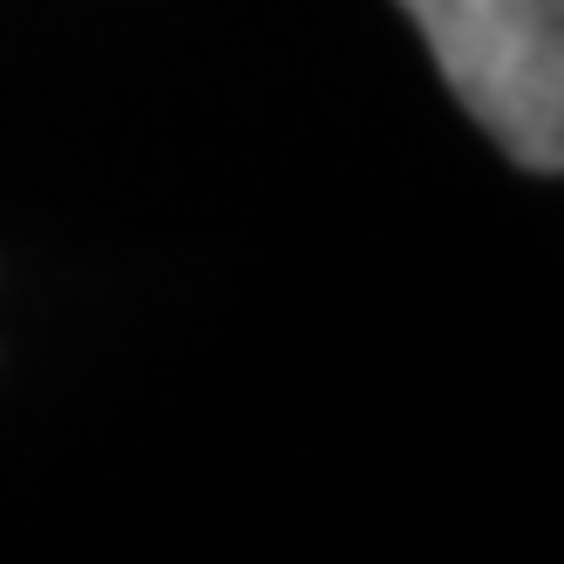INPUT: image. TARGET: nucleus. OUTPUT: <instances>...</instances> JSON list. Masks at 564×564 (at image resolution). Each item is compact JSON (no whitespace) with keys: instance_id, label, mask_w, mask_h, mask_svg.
<instances>
[{"instance_id":"1","label":"nucleus","mask_w":564,"mask_h":564,"mask_svg":"<svg viewBox=\"0 0 564 564\" xmlns=\"http://www.w3.org/2000/svg\"><path fill=\"white\" fill-rule=\"evenodd\" d=\"M449 96L523 171H564V0H394Z\"/></svg>"}]
</instances>
